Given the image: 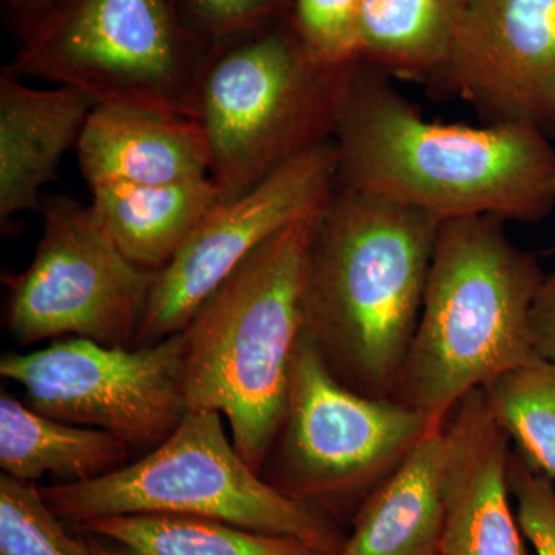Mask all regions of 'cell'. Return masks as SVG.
<instances>
[{"instance_id":"obj_2","label":"cell","mask_w":555,"mask_h":555,"mask_svg":"<svg viewBox=\"0 0 555 555\" xmlns=\"http://www.w3.org/2000/svg\"><path fill=\"white\" fill-rule=\"evenodd\" d=\"M441 221L335 188L318 211L305 334L347 387L392 398L418 326Z\"/></svg>"},{"instance_id":"obj_14","label":"cell","mask_w":555,"mask_h":555,"mask_svg":"<svg viewBox=\"0 0 555 555\" xmlns=\"http://www.w3.org/2000/svg\"><path fill=\"white\" fill-rule=\"evenodd\" d=\"M90 189L163 185L210 177V147L199 120L96 105L78 142Z\"/></svg>"},{"instance_id":"obj_22","label":"cell","mask_w":555,"mask_h":555,"mask_svg":"<svg viewBox=\"0 0 555 555\" xmlns=\"http://www.w3.org/2000/svg\"><path fill=\"white\" fill-rule=\"evenodd\" d=\"M30 481L0 476V555H91L89 540L69 535Z\"/></svg>"},{"instance_id":"obj_10","label":"cell","mask_w":555,"mask_h":555,"mask_svg":"<svg viewBox=\"0 0 555 555\" xmlns=\"http://www.w3.org/2000/svg\"><path fill=\"white\" fill-rule=\"evenodd\" d=\"M184 371L182 332L134 347L69 337L0 360V375L24 387L25 403L40 414L104 430L129 449L149 452L189 412Z\"/></svg>"},{"instance_id":"obj_8","label":"cell","mask_w":555,"mask_h":555,"mask_svg":"<svg viewBox=\"0 0 555 555\" xmlns=\"http://www.w3.org/2000/svg\"><path fill=\"white\" fill-rule=\"evenodd\" d=\"M436 427L443 426L392 398L343 385L302 332L283 422L261 476L312 507L347 502L372 494Z\"/></svg>"},{"instance_id":"obj_15","label":"cell","mask_w":555,"mask_h":555,"mask_svg":"<svg viewBox=\"0 0 555 555\" xmlns=\"http://www.w3.org/2000/svg\"><path fill=\"white\" fill-rule=\"evenodd\" d=\"M82 91L35 89L3 69L0 75V219L42 206L40 190L56 177L69 149L78 147L91 109Z\"/></svg>"},{"instance_id":"obj_16","label":"cell","mask_w":555,"mask_h":555,"mask_svg":"<svg viewBox=\"0 0 555 555\" xmlns=\"http://www.w3.org/2000/svg\"><path fill=\"white\" fill-rule=\"evenodd\" d=\"M444 426L367 495L338 555H438L444 526Z\"/></svg>"},{"instance_id":"obj_26","label":"cell","mask_w":555,"mask_h":555,"mask_svg":"<svg viewBox=\"0 0 555 555\" xmlns=\"http://www.w3.org/2000/svg\"><path fill=\"white\" fill-rule=\"evenodd\" d=\"M535 356L555 363V270L545 275L532 309Z\"/></svg>"},{"instance_id":"obj_17","label":"cell","mask_w":555,"mask_h":555,"mask_svg":"<svg viewBox=\"0 0 555 555\" xmlns=\"http://www.w3.org/2000/svg\"><path fill=\"white\" fill-rule=\"evenodd\" d=\"M98 224L120 254L158 272L224 201L210 177L163 185L109 184L90 189Z\"/></svg>"},{"instance_id":"obj_6","label":"cell","mask_w":555,"mask_h":555,"mask_svg":"<svg viewBox=\"0 0 555 555\" xmlns=\"http://www.w3.org/2000/svg\"><path fill=\"white\" fill-rule=\"evenodd\" d=\"M210 46L181 0H54L5 72L72 87L96 105L196 119Z\"/></svg>"},{"instance_id":"obj_23","label":"cell","mask_w":555,"mask_h":555,"mask_svg":"<svg viewBox=\"0 0 555 555\" xmlns=\"http://www.w3.org/2000/svg\"><path fill=\"white\" fill-rule=\"evenodd\" d=\"M363 0H294V24L317 64L343 68L358 61V14Z\"/></svg>"},{"instance_id":"obj_1","label":"cell","mask_w":555,"mask_h":555,"mask_svg":"<svg viewBox=\"0 0 555 555\" xmlns=\"http://www.w3.org/2000/svg\"><path fill=\"white\" fill-rule=\"evenodd\" d=\"M337 188L448 219L535 222L555 207V149L531 124L427 120L389 76L346 67L335 108Z\"/></svg>"},{"instance_id":"obj_5","label":"cell","mask_w":555,"mask_h":555,"mask_svg":"<svg viewBox=\"0 0 555 555\" xmlns=\"http://www.w3.org/2000/svg\"><path fill=\"white\" fill-rule=\"evenodd\" d=\"M346 67L317 64L292 16L211 42L196 120L210 147V178L224 201L332 139Z\"/></svg>"},{"instance_id":"obj_27","label":"cell","mask_w":555,"mask_h":555,"mask_svg":"<svg viewBox=\"0 0 555 555\" xmlns=\"http://www.w3.org/2000/svg\"><path fill=\"white\" fill-rule=\"evenodd\" d=\"M10 27L24 39L50 10L54 0H2Z\"/></svg>"},{"instance_id":"obj_21","label":"cell","mask_w":555,"mask_h":555,"mask_svg":"<svg viewBox=\"0 0 555 555\" xmlns=\"http://www.w3.org/2000/svg\"><path fill=\"white\" fill-rule=\"evenodd\" d=\"M481 390L518 451L555 481L554 361L535 356Z\"/></svg>"},{"instance_id":"obj_4","label":"cell","mask_w":555,"mask_h":555,"mask_svg":"<svg viewBox=\"0 0 555 555\" xmlns=\"http://www.w3.org/2000/svg\"><path fill=\"white\" fill-rule=\"evenodd\" d=\"M315 217L259 246L182 331L189 411L225 416L233 444L259 474L283 422L292 360L305 332Z\"/></svg>"},{"instance_id":"obj_11","label":"cell","mask_w":555,"mask_h":555,"mask_svg":"<svg viewBox=\"0 0 555 555\" xmlns=\"http://www.w3.org/2000/svg\"><path fill=\"white\" fill-rule=\"evenodd\" d=\"M337 164L334 139H327L287 160L250 192L215 207L156 272L134 346L184 331L199 306L259 246L318 214L337 188Z\"/></svg>"},{"instance_id":"obj_25","label":"cell","mask_w":555,"mask_h":555,"mask_svg":"<svg viewBox=\"0 0 555 555\" xmlns=\"http://www.w3.org/2000/svg\"><path fill=\"white\" fill-rule=\"evenodd\" d=\"M193 27L214 42L294 14V0H181Z\"/></svg>"},{"instance_id":"obj_19","label":"cell","mask_w":555,"mask_h":555,"mask_svg":"<svg viewBox=\"0 0 555 555\" xmlns=\"http://www.w3.org/2000/svg\"><path fill=\"white\" fill-rule=\"evenodd\" d=\"M467 0H363L358 61L389 78L441 79Z\"/></svg>"},{"instance_id":"obj_28","label":"cell","mask_w":555,"mask_h":555,"mask_svg":"<svg viewBox=\"0 0 555 555\" xmlns=\"http://www.w3.org/2000/svg\"><path fill=\"white\" fill-rule=\"evenodd\" d=\"M89 543L91 555H133L129 553V551L124 550L122 546L118 550V547L104 545V543H101L100 540L96 539H89Z\"/></svg>"},{"instance_id":"obj_24","label":"cell","mask_w":555,"mask_h":555,"mask_svg":"<svg viewBox=\"0 0 555 555\" xmlns=\"http://www.w3.org/2000/svg\"><path fill=\"white\" fill-rule=\"evenodd\" d=\"M511 496L518 525L535 555H555V488L517 448L507 462Z\"/></svg>"},{"instance_id":"obj_3","label":"cell","mask_w":555,"mask_h":555,"mask_svg":"<svg viewBox=\"0 0 555 555\" xmlns=\"http://www.w3.org/2000/svg\"><path fill=\"white\" fill-rule=\"evenodd\" d=\"M537 259L492 217L441 222L418 326L392 400L444 426L474 390L535 357Z\"/></svg>"},{"instance_id":"obj_7","label":"cell","mask_w":555,"mask_h":555,"mask_svg":"<svg viewBox=\"0 0 555 555\" xmlns=\"http://www.w3.org/2000/svg\"><path fill=\"white\" fill-rule=\"evenodd\" d=\"M221 416L189 411L175 433L138 462L91 480L47 486L43 499L57 516L76 524L133 514L210 518L338 555L345 540L337 528L248 465Z\"/></svg>"},{"instance_id":"obj_12","label":"cell","mask_w":555,"mask_h":555,"mask_svg":"<svg viewBox=\"0 0 555 555\" xmlns=\"http://www.w3.org/2000/svg\"><path fill=\"white\" fill-rule=\"evenodd\" d=\"M441 80L491 124L555 126V0H467Z\"/></svg>"},{"instance_id":"obj_9","label":"cell","mask_w":555,"mask_h":555,"mask_svg":"<svg viewBox=\"0 0 555 555\" xmlns=\"http://www.w3.org/2000/svg\"><path fill=\"white\" fill-rule=\"evenodd\" d=\"M40 210L43 235L30 266L3 275L10 337L20 346L69 335L133 347L155 270L124 257L90 206L53 196Z\"/></svg>"},{"instance_id":"obj_18","label":"cell","mask_w":555,"mask_h":555,"mask_svg":"<svg viewBox=\"0 0 555 555\" xmlns=\"http://www.w3.org/2000/svg\"><path fill=\"white\" fill-rule=\"evenodd\" d=\"M130 449L104 430L40 414L10 393L0 397V466L21 481L43 476L76 483L126 466Z\"/></svg>"},{"instance_id":"obj_20","label":"cell","mask_w":555,"mask_h":555,"mask_svg":"<svg viewBox=\"0 0 555 555\" xmlns=\"http://www.w3.org/2000/svg\"><path fill=\"white\" fill-rule=\"evenodd\" d=\"M133 555H324L292 537L266 534L210 518L133 514L79 524Z\"/></svg>"},{"instance_id":"obj_13","label":"cell","mask_w":555,"mask_h":555,"mask_svg":"<svg viewBox=\"0 0 555 555\" xmlns=\"http://www.w3.org/2000/svg\"><path fill=\"white\" fill-rule=\"evenodd\" d=\"M444 436V526L438 555H528L507 480L513 441L483 390H474L456 406Z\"/></svg>"}]
</instances>
